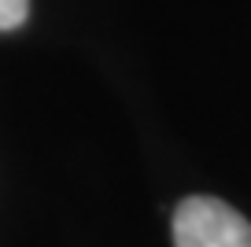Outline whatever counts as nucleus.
I'll return each mask as SVG.
<instances>
[{"label": "nucleus", "mask_w": 251, "mask_h": 247, "mask_svg": "<svg viewBox=\"0 0 251 247\" xmlns=\"http://www.w3.org/2000/svg\"><path fill=\"white\" fill-rule=\"evenodd\" d=\"M174 247H251V222L214 196H188L174 210Z\"/></svg>", "instance_id": "1"}, {"label": "nucleus", "mask_w": 251, "mask_h": 247, "mask_svg": "<svg viewBox=\"0 0 251 247\" xmlns=\"http://www.w3.org/2000/svg\"><path fill=\"white\" fill-rule=\"evenodd\" d=\"M26 15H30V0H0V33L19 30Z\"/></svg>", "instance_id": "2"}]
</instances>
